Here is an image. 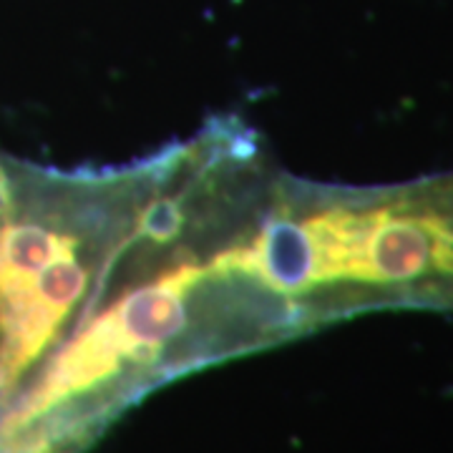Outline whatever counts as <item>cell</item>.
Instances as JSON below:
<instances>
[{"label":"cell","mask_w":453,"mask_h":453,"mask_svg":"<svg viewBox=\"0 0 453 453\" xmlns=\"http://www.w3.org/2000/svg\"><path fill=\"white\" fill-rule=\"evenodd\" d=\"M211 270H242L282 295H308L323 288L312 234L305 219L297 217H273L250 242L222 252Z\"/></svg>","instance_id":"6da1fadb"},{"label":"cell","mask_w":453,"mask_h":453,"mask_svg":"<svg viewBox=\"0 0 453 453\" xmlns=\"http://www.w3.org/2000/svg\"><path fill=\"white\" fill-rule=\"evenodd\" d=\"M202 275L204 270L199 265H181L144 288L124 295L106 310L113 330L124 345L127 360L144 363L184 330V295Z\"/></svg>","instance_id":"7a4b0ae2"},{"label":"cell","mask_w":453,"mask_h":453,"mask_svg":"<svg viewBox=\"0 0 453 453\" xmlns=\"http://www.w3.org/2000/svg\"><path fill=\"white\" fill-rule=\"evenodd\" d=\"M76 247V237L38 222H18L11 211L0 222V277L11 282H33L46 265Z\"/></svg>","instance_id":"3957f363"},{"label":"cell","mask_w":453,"mask_h":453,"mask_svg":"<svg viewBox=\"0 0 453 453\" xmlns=\"http://www.w3.org/2000/svg\"><path fill=\"white\" fill-rule=\"evenodd\" d=\"M86 282H88V273L79 262L76 250H73V252H65L61 257L53 259L50 265H46L35 277L33 288L46 308L65 318L71 308H76V303L81 300V295L86 292Z\"/></svg>","instance_id":"277c9868"},{"label":"cell","mask_w":453,"mask_h":453,"mask_svg":"<svg viewBox=\"0 0 453 453\" xmlns=\"http://www.w3.org/2000/svg\"><path fill=\"white\" fill-rule=\"evenodd\" d=\"M184 222V207L177 196H159L142 210L136 219V234L151 244H169L181 234Z\"/></svg>","instance_id":"5b68a950"}]
</instances>
